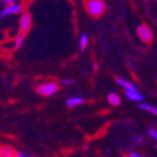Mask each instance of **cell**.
Masks as SVG:
<instances>
[{"label": "cell", "mask_w": 157, "mask_h": 157, "mask_svg": "<svg viewBox=\"0 0 157 157\" xmlns=\"http://www.w3.org/2000/svg\"><path fill=\"white\" fill-rule=\"evenodd\" d=\"M84 6L89 15L92 17H101L106 11V4L104 0H84Z\"/></svg>", "instance_id": "6da1fadb"}, {"label": "cell", "mask_w": 157, "mask_h": 157, "mask_svg": "<svg viewBox=\"0 0 157 157\" xmlns=\"http://www.w3.org/2000/svg\"><path fill=\"white\" fill-rule=\"evenodd\" d=\"M59 89H60V84H57L55 81H46L36 86V92L44 97H50L54 94H56Z\"/></svg>", "instance_id": "7a4b0ae2"}, {"label": "cell", "mask_w": 157, "mask_h": 157, "mask_svg": "<svg viewBox=\"0 0 157 157\" xmlns=\"http://www.w3.org/2000/svg\"><path fill=\"white\" fill-rule=\"evenodd\" d=\"M23 11H24V6L20 2L13 3V4H6V5H4V8L2 10H0V19H6L9 16L20 15Z\"/></svg>", "instance_id": "3957f363"}, {"label": "cell", "mask_w": 157, "mask_h": 157, "mask_svg": "<svg viewBox=\"0 0 157 157\" xmlns=\"http://www.w3.org/2000/svg\"><path fill=\"white\" fill-rule=\"evenodd\" d=\"M33 26V16L29 11H23L20 14V19H19V33L25 35L30 31Z\"/></svg>", "instance_id": "277c9868"}, {"label": "cell", "mask_w": 157, "mask_h": 157, "mask_svg": "<svg viewBox=\"0 0 157 157\" xmlns=\"http://www.w3.org/2000/svg\"><path fill=\"white\" fill-rule=\"evenodd\" d=\"M136 35L145 44H151L152 40H153V33H152V30L147 25H145V24H141V25L137 26Z\"/></svg>", "instance_id": "5b68a950"}, {"label": "cell", "mask_w": 157, "mask_h": 157, "mask_svg": "<svg viewBox=\"0 0 157 157\" xmlns=\"http://www.w3.org/2000/svg\"><path fill=\"white\" fill-rule=\"evenodd\" d=\"M125 96L130 101H133V102H142L144 101V95L137 90V87L125 90Z\"/></svg>", "instance_id": "8992f818"}, {"label": "cell", "mask_w": 157, "mask_h": 157, "mask_svg": "<svg viewBox=\"0 0 157 157\" xmlns=\"http://www.w3.org/2000/svg\"><path fill=\"white\" fill-rule=\"evenodd\" d=\"M85 104V99L81 96H71L69 97V99L66 100V105L67 107H78V106H81Z\"/></svg>", "instance_id": "52a82bcc"}, {"label": "cell", "mask_w": 157, "mask_h": 157, "mask_svg": "<svg viewBox=\"0 0 157 157\" xmlns=\"http://www.w3.org/2000/svg\"><path fill=\"white\" fill-rule=\"evenodd\" d=\"M15 156H16V151L11 146H6V145L0 146V157H15Z\"/></svg>", "instance_id": "ba28073f"}, {"label": "cell", "mask_w": 157, "mask_h": 157, "mask_svg": "<svg viewBox=\"0 0 157 157\" xmlns=\"http://www.w3.org/2000/svg\"><path fill=\"white\" fill-rule=\"evenodd\" d=\"M89 43H90V36L87 33H82L78 37V48H80L81 51H85L89 46Z\"/></svg>", "instance_id": "9c48e42d"}, {"label": "cell", "mask_w": 157, "mask_h": 157, "mask_svg": "<svg viewBox=\"0 0 157 157\" xmlns=\"http://www.w3.org/2000/svg\"><path fill=\"white\" fill-rule=\"evenodd\" d=\"M116 84L119 85L120 87H122L124 90H128V89L136 87L131 81H128L127 78H125V77H116Z\"/></svg>", "instance_id": "30bf717a"}, {"label": "cell", "mask_w": 157, "mask_h": 157, "mask_svg": "<svg viewBox=\"0 0 157 157\" xmlns=\"http://www.w3.org/2000/svg\"><path fill=\"white\" fill-rule=\"evenodd\" d=\"M107 102L111 105V106H119L121 104V99H120V96L119 94H116V92H111L107 95Z\"/></svg>", "instance_id": "8fae6325"}, {"label": "cell", "mask_w": 157, "mask_h": 157, "mask_svg": "<svg viewBox=\"0 0 157 157\" xmlns=\"http://www.w3.org/2000/svg\"><path fill=\"white\" fill-rule=\"evenodd\" d=\"M140 109L153 115V116H157V107L151 105V104H146V102H140Z\"/></svg>", "instance_id": "7c38bea8"}, {"label": "cell", "mask_w": 157, "mask_h": 157, "mask_svg": "<svg viewBox=\"0 0 157 157\" xmlns=\"http://www.w3.org/2000/svg\"><path fill=\"white\" fill-rule=\"evenodd\" d=\"M24 43V35L23 34H19L17 36L14 37V41H13V49L14 50H17V49H20L21 45Z\"/></svg>", "instance_id": "4fadbf2b"}, {"label": "cell", "mask_w": 157, "mask_h": 157, "mask_svg": "<svg viewBox=\"0 0 157 157\" xmlns=\"http://www.w3.org/2000/svg\"><path fill=\"white\" fill-rule=\"evenodd\" d=\"M147 135L151 137L152 140H155V141L157 142V130H155V128H148V130H147Z\"/></svg>", "instance_id": "5bb4252c"}, {"label": "cell", "mask_w": 157, "mask_h": 157, "mask_svg": "<svg viewBox=\"0 0 157 157\" xmlns=\"http://www.w3.org/2000/svg\"><path fill=\"white\" fill-rule=\"evenodd\" d=\"M74 84H75V81L71 80V78H64V80H61V85H65V86H70Z\"/></svg>", "instance_id": "9a60e30c"}, {"label": "cell", "mask_w": 157, "mask_h": 157, "mask_svg": "<svg viewBox=\"0 0 157 157\" xmlns=\"http://www.w3.org/2000/svg\"><path fill=\"white\" fill-rule=\"evenodd\" d=\"M142 140H144L142 136H133V137H132V142H133V144H141Z\"/></svg>", "instance_id": "2e32d148"}, {"label": "cell", "mask_w": 157, "mask_h": 157, "mask_svg": "<svg viewBox=\"0 0 157 157\" xmlns=\"http://www.w3.org/2000/svg\"><path fill=\"white\" fill-rule=\"evenodd\" d=\"M127 157H144V156L141 153H139V152H136V151H131Z\"/></svg>", "instance_id": "e0dca14e"}, {"label": "cell", "mask_w": 157, "mask_h": 157, "mask_svg": "<svg viewBox=\"0 0 157 157\" xmlns=\"http://www.w3.org/2000/svg\"><path fill=\"white\" fill-rule=\"evenodd\" d=\"M20 0H3V3H4V5H6V4H13V3H19Z\"/></svg>", "instance_id": "ac0fdd59"}, {"label": "cell", "mask_w": 157, "mask_h": 157, "mask_svg": "<svg viewBox=\"0 0 157 157\" xmlns=\"http://www.w3.org/2000/svg\"><path fill=\"white\" fill-rule=\"evenodd\" d=\"M15 157H31V156H28L26 153H23V152H16Z\"/></svg>", "instance_id": "d6986e66"}, {"label": "cell", "mask_w": 157, "mask_h": 157, "mask_svg": "<svg viewBox=\"0 0 157 157\" xmlns=\"http://www.w3.org/2000/svg\"><path fill=\"white\" fill-rule=\"evenodd\" d=\"M0 2H2V3H3V0H0Z\"/></svg>", "instance_id": "ffe728a7"}]
</instances>
